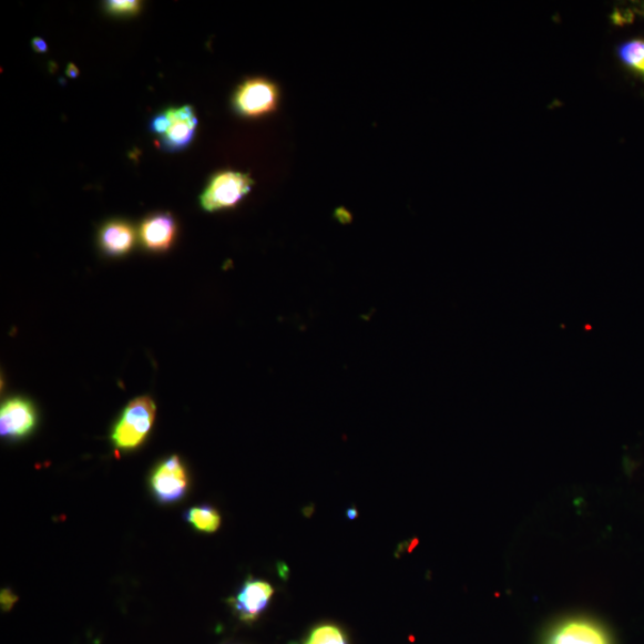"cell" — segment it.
Here are the masks:
<instances>
[{
  "mask_svg": "<svg viewBox=\"0 0 644 644\" xmlns=\"http://www.w3.org/2000/svg\"><path fill=\"white\" fill-rule=\"evenodd\" d=\"M0 601H2L3 610L9 611L14 605L16 601H18V596H16L10 590H3Z\"/></svg>",
  "mask_w": 644,
  "mask_h": 644,
  "instance_id": "15",
  "label": "cell"
},
{
  "mask_svg": "<svg viewBox=\"0 0 644 644\" xmlns=\"http://www.w3.org/2000/svg\"><path fill=\"white\" fill-rule=\"evenodd\" d=\"M171 124L166 133L161 136L163 149L168 152H177L193 143L197 130V117L193 106L166 109Z\"/></svg>",
  "mask_w": 644,
  "mask_h": 644,
  "instance_id": "8",
  "label": "cell"
},
{
  "mask_svg": "<svg viewBox=\"0 0 644 644\" xmlns=\"http://www.w3.org/2000/svg\"><path fill=\"white\" fill-rule=\"evenodd\" d=\"M100 243L105 254L122 256L129 254L135 243L132 226L122 222L106 224L100 234Z\"/></svg>",
  "mask_w": 644,
  "mask_h": 644,
  "instance_id": "10",
  "label": "cell"
},
{
  "mask_svg": "<svg viewBox=\"0 0 644 644\" xmlns=\"http://www.w3.org/2000/svg\"><path fill=\"white\" fill-rule=\"evenodd\" d=\"M108 11L113 14H136L140 3L136 0H112L106 3Z\"/></svg>",
  "mask_w": 644,
  "mask_h": 644,
  "instance_id": "14",
  "label": "cell"
},
{
  "mask_svg": "<svg viewBox=\"0 0 644 644\" xmlns=\"http://www.w3.org/2000/svg\"><path fill=\"white\" fill-rule=\"evenodd\" d=\"M255 181L239 171H222L214 175L200 197L208 213L225 211L238 204L253 191Z\"/></svg>",
  "mask_w": 644,
  "mask_h": 644,
  "instance_id": "1",
  "label": "cell"
},
{
  "mask_svg": "<svg viewBox=\"0 0 644 644\" xmlns=\"http://www.w3.org/2000/svg\"><path fill=\"white\" fill-rule=\"evenodd\" d=\"M279 101L278 85L266 78L256 76L244 81L234 91L232 105L242 117L259 119L275 113Z\"/></svg>",
  "mask_w": 644,
  "mask_h": 644,
  "instance_id": "3",
  "label": "cell"
},
{
  "mask_svg": "<svg viewBox=\"0 0 644 644\" xmlns=\"http://www.w3.org/2000/svg\"><path fill=\"white\" fill-rule=\"evenodd\" d=\"M155 410V403L149 397L137 398L125 407L112 432L115 448L130 451L143 444L152 429Z\"/></svg>",
  "mask_w": 644,
  "mask_h": 644,
  "instance_id": "2",
  "label": "cell"
},
{
  "mask_svg": "<svg viewBox=\"0 0 644 644\" xmlns=\"http://www.w3.org/2000/svg\"><path fill=\"white\" fill-rule=\"evenodd\" d=\"M33 49L39 53H47L49 45L42 39L37 38L33 40Z\"/></svg>",
  "mask_w": 644,
  "mask_h": 644,
  "instance_id": "16",
  "label": "cell"
},
{
  "mask_svg": "<svg viewBox=\"0 0 644 644\" xmlns=\"http://www.w3.org/2000/svg\"><path fill=\"white\" fill-rule=\"evenodd\" d=\"M619 55L624 65L644 75V40L625 42L620 47Z\"/></svg>",
  "mask_w": 644,
  "mask_h": 644,
  "instance_id": "13",
  "label": "cell"
},
{
  "mask_svg": "<svg viewBox=\"0 0 644 644\" xmlns=\"http://www.w3.org/2000/svg\"><path fill=\"white\" fill-rule=\"evenodd\" d=\"M177 233L175 218L170 214H155L141 224L140 239L153 253H164L174 244Z\"/></svg>",
  "mask_w": 644,
  "mask_h": 644,
  "instance_id": "9",
  "label": "cell"
},
{
  "mask_svg": "<svg viewBox=\"0 0 644 644\" xmlns=\"http://www.w3.org/2000/svg\"><path fill=\"white\" fill-rule=\"evenodd\" d=\"M37 426L35 408L21 398L8 400L0 410V435L4 438L27 437Z\"/></svg>",
  "mask_w": 644,
  "mask_h": 644,
  "instance_id": "7",
  "label": "cell"
},
{
  "mask_svg": "<svg viewBox=\"0 0 644 644\" xmlns=\"http://www.w3.org/2000/svg\"><path fill=\"white\" fill-rule=\"evenodd\" d=\"M303 644H350L348 635L338 625L326 623L313 627Z\"/></svg>",
  "mask_w": 644,
  "mask_h": 644,
  "instance_id": "12",
  "label": "cell"
},
{
  "mask_svg": "<svg viewBox=\"0 0 644 644\" xmlns=\"http://www.w3.org/2000/svg\"><path fill=\"white\" fill-rule=\"evenodd\" d=\"M545 644H612V642L601 624L586 619H572L558 624Z\"/></svg>",
  "mask_w": 644,
  "mask_h": 644,
  "instance_id": "5",
  "label": "cell"
},
{
  "mask_svg": "<svg viewBox=\"0 0 644 644\" xmlns=\"http://www.w3.org/2000/svg\"><path fill=\"white\" fill-rule=\"evenodd\" d=\"M274 587L263 580L249 579L231 600L235 614L246 623L255 622L269 606Z\"/></svg>",
  "mask_w": 644,
  "mask_h": 644,
  "instance_id": "6",
  "label": "cell"
},
{
  "mask_svg": "<svg viewBox=\"0 0 644 644\" xmlns=\"http://www.w3.org/2000/svg\"><path fill=\"white\" fill-rule=\"evenodd\" d=\"M184 518L188 524L204 533H214L222 525V515L211 505H200L187 510Z\"/></svg>",
  "mask_w": 644,
  "mask_h": 644,
  "instance_id": "11",
  "label": "cell"
},
{
  "mask_svg": "<svg viewBox=\"0 0 644 644\" xmlns=\"http://www.w3.org/2000/svg\"><path fill=\"white\" fill-rule=\"evenodd\" d=\"M151 489L163 504L178 501L187 490V474L178 457H171L156 467L152 473Z\"/></svg>",
  "mask_w": 644,
  "mask_h": 644,
  "instance_id": "4",
  "label": "cell"
},
{
  "mask_svg": "<svg viewBox=\"0 0 644 644\" xmlns=\"http://www.w3.org/2000/svg\"><path fill=\"white\" fill-rule=\"evenodd\" d=\"M68 74L72 78H75L78 74H80V71H78L74 65L70 64L68 68Z\"/></svg>",
  "mask_w": 644,
  "mask_h": 644,
  "instance_id": "17",
  "label": "cell"
}]
</instances>
